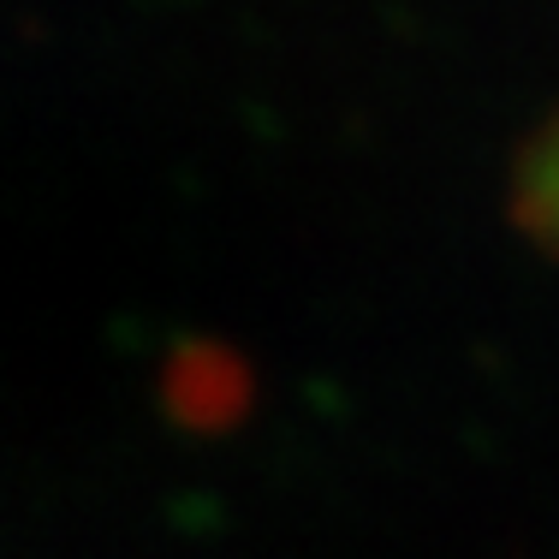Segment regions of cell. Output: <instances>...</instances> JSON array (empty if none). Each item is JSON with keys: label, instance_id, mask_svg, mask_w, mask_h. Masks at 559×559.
<instances>
[]
</instances>
